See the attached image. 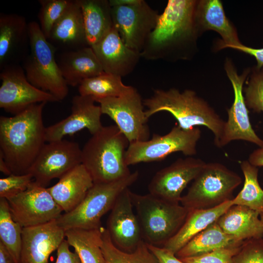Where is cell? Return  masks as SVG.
<instances>
[{
	"label": "cell",
	"mask_w": 263,
	"mask_h": 263,
	"mask_svg": "<svg viewBox=\"0 0 263 263\" xmlns=\"http://www.w3.org/2000/svg\"><path fill=\"white\" fill-rule=\"evenodd\" d=\"M196 0H169L140 53L148 60L192 59L201 36L195 21Z\"/></svg>",
	"instance_id": "obj_1"
},
{
	"label": "cell",
	"mask_w": 263,
	"mask_h": 263,
	"mask_svg": "<svg viewBox=\"0 0 263 263\" xmlns=\"http://www.w3.org/2000/svg\"><path fill=\"white\" fill-rule=\"evenodd\" d=\"M46 102L12 116L0 117V153L12 174L28 173L46 143L42 113Z\"/></svg>",
	"instance_id": "obj_2"
},
{
	"label": "cell",
	"mask_w": 263,
	"mask_h": 263,
	"mask_svg": "<svg viewBox=\"0 0 263 263\" xmlns=\"http://www.w3.org/2000/svg\"><path fill=\"white\" fill-rule=\"evenodd\" d=\"M147 107L148 118L161 112L170 113L177 120V125L185 130L198 126L208 128L214 135V143L217 147L225 124L213 107L191 90L181 92L172 88L167 90L155 89L153 94L143 100Z\"/></svg>",
	"instance_id": "obj_3"
},
{
	"label": "cell",
	"mask_w": 263,
	"mask_h": 263,
	"mask_svg": "<svg viewBox=\"0 0 263 263\" xmlns=\"http://www.w3.org/2000/svg\"><path fill=\"white\" fill-rule=\"evenodd\" d=\"M130 142L116 125L103 126L82 149V163L94 183L118 180L131 172L125 161Z\"/></svg>",
	"instance_id": "obj_4"
},
{
	"label": "cell",
	"mask_w": 263,
	"mask_h": 263,
	"mask_svg": "<svg viewBox=\"0 0 263 263\" xmlns=\"http://www.w3.org/2000/svg\"><path fill=\"white\" fill-rule=\"evenodd\" d=\"M143 240L147 244L164 245L179 231L188 211L179 203L161 199L150 193L138 194L130 190Z\"/></svg>",
	"instance_id": "obj_5"
},
{
	"label": "cell",
	"mask_w": 263,
	"mask_h": 263,
	"mask_svg": "<svg viewBox=\"0 0 263 263\" xmlns=\"http://www.w3.org/2000/svg\"><path fill=\"white\" fill-rule=\"evenodd\" d=\"M28 31L30 52L22 67L26 76L35 87L51 94L58 101L63 100L69 88L56 58V49L46 38L37 22H28Z\"/></svg>",
	"instance_id": "obj_6"
},
{
	"label": "cell",
	"mask_w": 263,
	"mask_h": 263,
	"mask_svg": "<svg viewBox=\"0 0 263 263\" xmlns=\"http://www.w3.org/2000/svg\"><path fill=\"white\" fill-rule=\"evenodd\" d=\"M137 171L118 180L94 183L82 201L74 209L62 214L56 220L64 231L72 228H101V219L111 210L117 198L138 179Z\"/></svg>",
	"instance_id": "obj_7"
},
{
	"label": "cell",
	"mask_w": 263,
	"mask_h": 263,
	"mask_svg": "<svg viewBox=\"0 0 263 263\" xmlns=\"http://www.w3.org/2000/svg\"><path fill=\"white\" fill-rule=\"evenodd\" d=\"M242 182L237 173L224 165L206 163L180 203L188 211L216 207L231 200Z\"/></svg>",
	"instance_id": "obj_8"
},
{
	"label": "cell",
	"mask_w": 263,
	"mask_h": 263,
	"mask_svg": "<svg viewBox=\"0 0 263 263\" xmlns=\"http://www.w3.org/2000/svg\"><path fill=\"white\" fill-rule=\"evenodd\" d=\"M201 135V130L197 127L185 130L176 124L165 135L154 134L150 139L130 143L126 152V163L129 166L161 161L176 152L192 156L197 153Z\"/></svg>",
	"instance_id": "obj_9"
},
{
	"label": "cell",
	"mask_w": 263,
	"mask_h": 263,
	"mask_svg": "<svg viewBox=\"0 0 263 263\" xmlns=\"http://www.w3.org/2000/svg\"><path fill=\"white\" fill-rule=\"evenodd\" d=\"M102 114L109 116L130 143L149 139L144 105L137 90L130 86L119 96L98 100Z\"/></svg>",
	"instance_id": "obj_10"
},
{
	"label": "cell",
	"mask_w": 263,
	"mask_h": 263,
	"mask_svg": "<svg viewBox=\"0 0 263 263\" xmlns=\"http://www.w3.org/2000/svg\"><path fill=\"white\" fill-rule=\"evenodd\" d=\"M225 70L234 91V100L227 110V119L225 121L223 132L217 146L222 148L234 140H243L263 147V139L255 132L251 125L249 111L245 102L244 84L250 72V69L244 70L239 75L233 62L226 58Z\"/></svg>",
	"instance_id": "obj_11"
},
{
	"label": "cell",
	"mask_w": 263,
	"mask_h": 263,
	"mask_svg": "<svg viewBox=\"0 0 263 263\" xmlns=\"http://www.w3.org/2000/svg\"><path fill=\"white\" fill-rule=\"evenodd\" d=\"M6 200L13 219L22 228L56 221L63 212L47 188L34 181L26 190Z\"/></svg>",
	"instance_id": "obj_12"
},
{
	"label": "cell",
	"mask_w": 263,
	"mask_h": 263,
	"mask_svg": "<svg viewBox=\"0 0 263 263\" xmlns=\"http://www.w3.org/2000/svg\"><path fill=\"white\" fill-rule=\"evenodd\" d=\"M1 70L0 108L6 112L15 115L35 104L58 101L51 94L31 84L19 64L9 65Z\"/></svg>",
	"instance_id": "obj_13"
},
{
	"label": "cell",
	"mask_w": 263,
	"mask_h": 263,
	"mask_svg": "<svg viewBox=\"0 0 263 263\" xmlns=\"http://www.w3.org/2000/svg\"><path fill=\"white\" fill-rule=\"evenodd\" d=\"M111 14L113 27L123 41L140 53L160 15L144 0L134 4L111 7Z\"/></svg>",
	"instance_id": "obj_14"
},
{
	"label": "cell",
	"mask_w": 263,
	"mask_h": 263,
	"mask_svg": "<svg viewBox=\"0 0 263 263\" xmlns=\"http://www.w3.org/2000/svg\"><path fill=\"white\" fill-rule=\"evenodd\" d=\"M82 163V149L75 142L62 139L45 143L29 172L35 183L46 187Z\"/></svg>",
	"instance_id": "obj_15"
},
{
	"label": "cell",
	"mask_w": 263,
	"mask_h": 263,
	"mask_svg": "<svg viewBox=\"0 0 263 263\" xmlns=\"http://www.w3.org/2000/svg\"><path fill=\"white\" fill-rule=\"evenodd\" d=\"M206 163L192 156L177 159L155 173L148 186L149 193L165 201L180 203L182 192Z\"/></svg>",
	"instance_id": "obj_16"
},
{
	"label": "cell",
	"mask_w": 263,
	"mask_h": 263,
	"mask_svg": "<svg viewBox=\"0 0 263 263\" xmlns=\"http://www.w3.org/2000/svg\"><path fill=\"white\" fill-rule=\"evenodd\" d=\"M129 188L118 196L111 210L106 228L113 244L127 252L134 251L143 240L140 224Z\"/></svg>",
	"instance_id": "obj_17"
},
{
	"label": "cell",
	"mask_w": 263,
	"mask_h": 263,
	"mask_svg": "<svg viewBox=\"0 0 263 263\" xmlns=\"http://www.w3.org/2000/svg\"><path fill=\"white\" fill-rule=\"evenodd\" d=\"M92 97L81 95L74 96L72 100L71 113L66 118L46 127L45 139L47 142L63 139V138L86 129L93 135L103 126L102 114L99 105L94 104Z\"/></svg>",
	"instance_id": "obj_18"
},
{
	"label": "cell",
	"mask_w": 263,
	"mask_h": 263,
	"mask_svg": "<svg viewBox=\"0 0 263 263\" xmlns=\"http://www.w3.org/2000/svg\"><path fill=\"white\" fill-rule=\"evenodd\" d=\"M65 239V231L56 221L22 228L19 263H48L51 254Z\"/></svg>",
	"instance_id": "obj_19"
},
{
	"label": "cell",
	"mask_w": 263,
	"mask_h": 263,
	"mask_svg": "<svg viewBox=\"0 0 263 263\" xmlns=\"http://www.w3.org/2000/svg\"><path fill=\"white\" fill-rule=\"evenodd\" d=\"M91 47L104 72L121 77L131 74L141 57L140 53L124 43L114 27L99 42Z\"/></svg>",
	"instance_id": "obj_20"
},
{
	"label": "cell",
	"mask_w": 263,
	"mask_h": 263,
	"mask_svg": "<svg viewBox=\"0 0 263 263\" xmlns=\"http://www.w3.org/2000/svg\"><path fill=\"white\" fill-rule=\"evenodd\" d=\"M29 47L28 23L16 14H0V68L19 64Z\"/></svg>",
	"instance_id": "obj_21"
},
{
	"label": "cell",
	"mask_w": 263,
	"mask_h": 263,
	"mask_svg": "<svg viewBox=\"0 0 263 263\" xmlns=\"http://www.w3.org/2000/svg\"><path fill=\"white\" fill-rule=\"evenodd\" d=\"M195 21L201 36L208 30L214 31L220 35L222 39L217 42L218 50L242 44L236 28L225 16L221 0H197Z\"/></svg>",
	"instance_id": "obj_22"
},
{
	"label": "cell",
	"mask_w": 263,
	"mask_h": 263,
	"mask_svg": "<svg viewBox=\"0 0 263 263\" xmlns=\"http://www.w3.org/2000/svg\"><path fill=\"white\" fill-rule=\"evenodd\" d=\"M48 40L56 50L62 52L90 46L79 0H71L65 12L54 25Z\"/></svg>",
	"instance_id": "obj_23"
},
{
	"label": "cell",
	"mask_w": 263,
	"mask_h": 263,
	"mask_svg": "<svg viewBox=\"0 0 263 263\" xmlns=\"http://www.w3.org/2000/svg\"><path fill=\"white\" fill-rule=\"evenodd\" d=\"M93 185L91 176L81 164L63 175L55 185L47 189L62 211L67 213L82 201Z\"/></svg>",
	"instance_id": "obj_24"
},
{
	"label": "cell",
	"mask_w": 263,
	"mask_h": 263,
	"mask_svg": "<svg viewBox=\"0 0 263 263\" xmlns=\"http://www.w3.org/2000/svg\"><path fill=\"white\" fill-rule=\"evenodd\" d=\"M56 61L68 86H79L83 80L104 72L91 46L62 52Z\"/></svg>",
	"instance_id": "obj_25"
},
{
	"label": "cell",
	"mask_w": 263,
	"mask_h": 263,
	"mask_svg": "<svg viewBox=\"0 0 263 263\" xmlns=\"http://www.w3.org/2000/svg\"><path fill=\"white\" fill-rule=\"evenodd\" d=\"M216 222L225 233L238 241L263 238L260 213L246 206L233 205Z\"/></svg>",
	"instance_id": "obj_26"
},
{
	"label": "cell",
	"mask_w": 263,
	"mask_h": 263,
	"mask_svg": "<svg viewBox=\"0 0 263 263\" xmlns=\"http://www.w3.org/2000/svg\"><path fill=\"white\" fill-rule=\"evenodd\" d=\"M231 200L213 208L188 211L179 231L163 247L176 254L191 239L216 222L233 205Z\"/></svg>",
	"instance_id": "obj_27"
},
{
	"label": "cell",
	"mask_w": 263,
	"mask_h": 263,
	"mask_svg": "<svg viewBox=\"0 0 263 263\" xmlns=\"http://www.w3.org/2000/svg\"><path fill=\"white\" fill-rule=\"evenodd\" d=\"M88 43L99 42L113 28L111 7L108 0H79Z\"/></svg>",
	"instance_id": "obj_28"
},
{
	"label": "cell",
	"mask_w": 263,
	"mask_h": 263,
	"mask_svg": "<svg viewBox=\"0 0 263 263\" xmlns=\"http://www.w3.org/2000/svg\"><path fill=\"white\" fill-rule=\"evenodd\" d=\"M244 242L225 233L215 222L191 239L175 255L179 259L190 257Z\"/></svg>",
	"instance_id": "obj_29"
},
{
	"label": "cell",
	"mask_w": 263,
	"mask_h": 263,
	"mask_svg": "<svg viewBox=\"0 0 263 263\" xmlns=\"http://www.w3.org/2000/svg\"><path fill=\"white\" fill-rule=\"evenodd\" d=\"M103 228L65 230V239L74 248L81 263H106L102 250Z\"/></svg>",
	"instance_id": "obj_30"
},
{
	"label": "cell",
	"mask_w": 263,
	"mask_h": 263,
	"mask_svg": "<svg viewBox=\"0 0 263 263\" xmlns=\"http://www.w3.org/2000/svg\"><path fill=\"white\" fill-rule=\"evenodd\" d=\"M130 86L125 85L122 77L106 73L83 80L78 86L79 94L98 100L119 96Z\"/></svg>",
	"instance_id": "obj_31"
},
{
	"label": "cell",
	"mask_w": 263,
	"mask_h": 263,
	"mask_svg": "<svg viewBox=\"0 0 263 263\" xmlns=\"http://www.w3.org/2000/svg\"><path fill=\"white\" fill-rule=\"evenodd\" d=\"M240 165L244 181L242 189L232 199V203L246 206L260 214L263 213V189L258 181L259 169L247 160L241 161Z\"/></svg>",
	"instance_id": "obj_32"
},
{
	"label": "cell",
	"mask_w": 263,
	"mask_h": 263,
	"mask_svg": "<svg viewBox=\"0 0 263 263\" xmlns=\"http://www.w3.org/2000/svg\"><path fill=\"white\" fill-rule=\"evenodd\" d=\"M102 250L106 263H158L156 258L143 240L136 249L127 252L118 248L112 242L109 232L103 227Z\"/></svg>",
	"instance_id": "obj_33"
},
{
	"label": "cell",
	"mask_w": 263,
	"mask_h": 263,
	"mask_svg": "<svg viewBox=\"0 0 263 263\" xmlns=\"http://www.w3.org/2000/svg\"><path fill=\"white\" fill-rule=\"evenodd\" d=\"M22 227L14 221L7 200L0 198V242L7 248L16 263H19Z\"/></svg>",
	"instance_id": "obj_34"
},
{
	"label": "cell",
	"mask_w": 263,
	"mask_h": 263,
	"mask_svg": "<svg viewBox=\"0 0 263 263\" xmlns=\"http://www.w3.org/2000/svg\"><path fill=\"white\" fill-rule=\"evenodd\" d=\"M71 0H39L40 8L38 15L39 25L48 39L51 30L65 12Z\"/></svg>",
	"instance_id": "obj_35"
},
{
	"label": "cell",
	"mask_w": 263,
	"mask_h": 263,
	"mask_svg": "<svg viewBox=\"0 0 263 263\" xmlns=\"http://www.w3.org/2000/svg\"><path fill=\"white\" fill-rule=\"evenodd\" d=\"M247 77L243 89L246 106L254 112L263 113V67H254Z\"/></svg>",
	"instance_id": "obj_36"
},
{
	"label": "cell",
	"mask_w": 263,
	"mask_h": 263,
	"mask_svg": "<svg viewBox=\"0 0 263 263\" xmlns=\"http://www.w3.org/2000/svg\"><path fill=\"white\" fill-rule=\"evenodd\" d=\"M243 244L180 259L186 263H234V257L239 251Z\"/></svg>",
	"instance_id": "obj_37"
},
{
	"label": "cell",
	"mask_w": 263,
	"mask_h": 263,
	"mask_svg": "<svg viewBox=\"0 0 263 263\" xmlns=\"http://www.w3.org/2000/svg\"><path fill=\"white\" fill-rule=\"evenodd\" d=\"M34 181L31 174H12L0 179V198L6 199L21 193L27 189Z\"/></svg>",
	"instance_id": "obj_38"
},
{
	"label": "cell",
	"mask_w": 263,
	"mask_h": 263,
	"mask_svg": "<svg viewBox=\"0 0 263 263\" xmlns=\"http://www.w3.org/2000/svg\"><path fill=\"white\" fill-rule=\"evenodd\" d=\"M234 263H263V238L245 241Z\"/></svg>",
	"instance_id": "obj_39"
},
{
	"label": "cell",
	"mask_w": 263,
	"mask_h": 263,
	"mask_svg": "<svg viewBox=\"0 0 263 263\" xmlns=\"http://www.w3.org/2000/svg\"><path fill=\"white\" fill-rule=\"evenodd\" d=\"M147 245L156 258L158 263H186L177 257L175 254L163 247L149 244Z\"/></svg>",
	"instance_id": "obj_40"
},
{
	"label": "cell",
	"mask_w": 263,
	"mask_h": 263,
	"mask_svg": "<svg viewBox=\"0 0 263 263\" xmlns=\"http://www.w3.org/2000/svg\"><path fill=\"white\" fill-rule=\"evenodd\" d=\"M69 246L65 239L56 250L57 258L55 263H81L77 254L72 252Z\"/></svg>",
	"instance_id": "obj_41"
},
{
	"label": "cell",
	"mask_w": 263,
	"mask_h": 263,
	"mask_svg": "<svg viewBox=\"0 0 263 263\" xmlns=\"http://www.w3.org/2000/svg\"><path fill=\"white\" fill-rule=\"evenodd\" d=\"M230 48L234 49L245 54L250 55L255 57L257 61V69L263 67V48L257 49L244 46L242 43L237 46H232Z\"/></svg>",
	"instance_id": "obj_42"
},
{
	"label": "cell",
	"mask_w": 263,
	"mask_h": 263,
	"mask_svg": "<svg viewBox=\"0 0 263 263\" xmlns=\"http://www.w3.org/2000/svg\"><path fill=\"white\" fill-rule=\"evenodd\" d=\"M247 160L251 165L255 167L258 168L263 167V147H259L254 150L249 154Z\"/></svg>",
	"instance_id": "obj_43"
},
{
	"label": "cell",
	"mask_w": 263,
	"mask_h": 263,
	"mask_svg": "<svg viewBox=\"0 0 263 263\" xmlns=\"http://www.w3.org/2000/svg\"><path fill=\"white\" fill-rule=\"evenodd\" d=\"M0 263H16L4 244L0 242Z\"/></svg>",
	"instance_id": "obj_44"
},
{
	"label": "cell",
	"mask_w": 263,
	"mask_h": 263,
	"mask_svg": "<svg viewBox=\"0 0 263 263\" xmlns=\"http://www.w3.org/2000/svg\"><path fill=\"white\" fill-rule=\"evenodd\" d=\"M140 0H109L111 7L115 6L128 5L137 3Z\"/></svg>",
	"instance_id": "obj_45"
},
{
	"label": "cell",
	"mask_w": 263,
	"mask_h": 263,
	"mask_svg": "<svg viewBox=\"0 0 263 263\" xmlns=\"http://www.w3.org/2000/svg\"><path fill=\"white\" fill-rule=\"evenodd\" d=\"M0 171L7 176L12 174L1 153H0Z\"/></svg>",
	"instance_id": "obj_46"
},
{
	"label": "cell",
	"mask_w": 263,
	"mask_h": 263,
	"mask_svg": "<svg viewBox=\"0 0 263 263\" xmlns=\"http://www.w3.org/2000/svg\"><path fill=\"white\" fill-rule=\"evenodd\" d=\"M260 218L263 225V213H262L260 214Z\"/></svg>",
	"instance_id": "obj_47"
}]
</instances>
